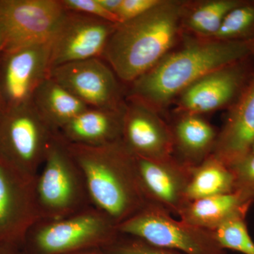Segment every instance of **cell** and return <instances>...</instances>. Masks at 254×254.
<instances>
[{
    "mask_svg": "<svg viewBox=\"0 0 254 254\" xmlns=\"http://www.w3.org/2000/svg\"><path fill=\"white\" fill-rule=\"evenodd\" d=\"M50 73V42L0 53V92L4 110L31 103Z\"/></svg>",
    "mask_w": 254,
    "mask_h": 254,
    "instance_id": "7c38bea8",
    "label": "cell"
},
{
    "mask_svg": "<svg viewBox=\"0 0 254 254\" xmlns=\"http://www.w3.org/2000/svg\"><path fill=\"white\" fill-rule=\"evenodd\" d=\"M237 191L187 202L179 217L187 223L214 231L237 216H247L254 203Z\"/></svg>",
    "mask_w": 254,
    "mask_h": 254,
    "instance_id": "d6986e66",
    "label": "cell"
},
{
    "mask_svg": "<svg viewBox=\"0 0 254 254\" xmlns=\"http://www.w3.org/2000/svg\"><path fill=\"white\" fill-rule=\"evenodd\" d=\"M246 218L235 217L214 230L215 238L223 250L254 254V242L249 233Z\"/></svg>",
    "mask_w": 254,
    "mask_h": 254,
    "instance_id": "cb8c5ba5",
    "label": "cell"
},
{
    "mask_svg": "<svg viewBox=\"0 0 254 254\" xmlns=\"http://www.w3.org/2000/svg\"><path fill=\"white\" fill-rule=\"evenodd\" d=\"M117 24L66 11L50 41V68L91 58H103Z\"/></svg>",
    "mask_w": 254,
    "mask_h": 254,
    "instance_id": "8fae6325",
    "label": "cell"
},
{
    "mask_svg": "<svg viewBox=\"0 0 254 254\" xmlns=\"http://www.w3.org/2000/svg\"><path fill=\"white\" fill-rule=\"evenodd\" d=\"M38 220L33 182L0 161V242L22 248L26 234Z\"/></svg>",
    "mask_w": 254,
    "mask_h": 254,
    "instance_id": "5bb4252c",
    "label": "cell"
},
{
    "mask_svg": "<svg viewBox=\"0 0 254 254\" xmlns=\"http://www.w3.org/2000/svg\"><path fill=\"white\" fill-rule=\"evenodd\" d=\"M230 168L235 175V191L254 201V154L250 153Z\"/></svg>",
    "mask_w": 254,
    "mask_h": 254,
    "instance_id": "484cf974",
    "label": "cell"
},
{
    "mask_svg": "<svg viewBox=\"0 0 254 254\" xmlns=\"http://www.w3.org/2000/svg\"><path fill=\"white\" fill-rule=\"evenodd\" d=\"M242 0H185L182 29L189 36L209 38L221 26L226 15Z\"/></svg>",
    "mask_w": 254,
    "mask_h": 254,
    "instance_id": "44dd1931",
    "label": "cell"
},
{
    "mask_svg": "<svg viewBox=\"0 0 254 254\" xmlns=\"http://www.w3.org/2000/svg\"><path fill=\"white\" fill-rule=\"evenodd\" d=\"M133 160L137 180L147 203L179 216L187 203L190 168L174 156L155 160L133 155Z\"/></svg>",
    "mask_w": 254,
    "mask_h": 254,
    "instance_id": "4fadbf2b",
    "label": "cell"
},
{
    "mask_svg": "<svg viewBox=\"0 0 254 254\" xmlns=\"http://www.w3.org/2000/svg\"><path fill=\"white\" fill-rule=\"evenodd\" d=\"M66 143L83 173L92 205L117 225L148 203L137 180L133 155L122 140L102 146Z\"/></svg>",
    "mask_w": 254,
    "mask_h": 254,
    "instance_id": "3957f363",
    "label": "cell"
},
{
    "mask_svg": "<svg viewBox=\"0 0 254 254\" xmlns=\"http://www.w3.org/2000/svg\"><path fill=\"white\" fill-rule=\"evenodd\" d=\"M0 254H22V248L12 244H0Z\"/></svg>",
    "mask_w": 254,
    "mask_h": 254,
    "instance_id": "f1b7e54d",
    "label": "cell"
},
{
    "mask_svg": "<svg viewBox=\"0 0 254 254\" xmlns=\"http://www.w3.org/2000/svg\"><path fill=\"white\" fill-rule=\"evenodd\" d=\"M161 1L162 0H120L115 15L119 23L126 22L145 14Z\"/></svg>",
    "mask_w": 254,
    "mask_h": 254,
    "instance_id": "83f0119b",
    "label": "cell"
},
{
    "mask_svg": "<svg viewBox=\"0 0 254 254\" xmlns=\"http://www.w3.org/2000/svg\"><path fill=\"white\" fill-rule=\"evenodd\" d=\"M122 141L135 156L155 160L173 156L170 125L163 115L137 102L126 100Z\"/></svg>",
    "mask_w": 254,
    "mask_h": 254,
    "instance_id": "9a60e30c",
    "label": "cell"
},
{
    "mask_svg": "<svg viewBox=\"0 0 254 254\" xmlns=\"http://www.w3.org/2000/svg\"><path fill=\"white\" fill-rule=\"evenodd\" d=\"M124 110L88 108L64 126L58 134L66 143L87 146L120 141Z\"/></svg>",
    "mask_w": 254,
    "mask_h": 254,
    "instance_id": "ac0fdd59",
    "label": "cell"
},
{
    "mask_svg": "<svg viewBox=\"0 0 254 254\" xmlns=\"http://www.w3.org/2000/svg\"><path fill=\"white\" fill-rule=\"evenodd\" d=\"M251 153H253V154H254V145L253 148H252V152H251Z\"/></svg>",
    "mask_w": 254,
    "mask_h": 254,
    "instance_id": "1f68e13d",
    "label": "cell"
},
{
    "mask_svg": "<svg viewBox=\"0 0 254 254\" xmlns=\"http://www.w3.org/2000/svg\"><path fill=\"white\" fill-rule=\"evenodd\" d=\"M66 11L61 0H0V53L49 43Z\"/></svg>",
    "mask_w": 254,
    "mask_h": 254,
    "instance_id": "ba28073f",
    "label": "cell"
},
{
    "mask_svg": "<svg viewBox=\"0 0 254 254\" xmlns=\"http://www.w3.org/2000/svg\"><path fill=\"white\" fill-rule=\"evenodd\" d=\"M103 250L108 254H183L122 234Z\"/></svg>",
    "mask_w": 254,
    "mask_h": 254,
    "instance_id": "d4e9b609",
    "label": "cell"
},
{
    "mask_svg": "<svg viewBox=\"0 0 254 254\" xmlns=\"http://www.w3.org/2000/svg\"><path fill=\"white\" fill-rule=\"evenodd\" d=\"M0 244H1V242H0Z\"/></svg>",
    "mask_w": 254,
    "mask_h": 254,
    "instance_id": "836d02e7",
    "label": "cell"
},
{
    "mask_svg": "<svg viewBox=\"0 0 254 254\" xmlns=\"http://www.w3.org/2000/svg\"><path fill=\"white\" fill-rule=\"evenodd\" d=\"M254 53V41H224L184 33L180 44L125 87L126 100L164 115L182 92L205 75Z\"/></svg>",
    "mask_w": 254,
    "mask_h": 254,
    "instance_id": "6da1fadb",
    "label": "cell"
},
{
    "mask_svg": "<svg viewBox=\"0 0 254 254\" xmlns=\"http://www.w3.org/2000/svg\"><path fill=\"white\" fill-rule=\"evenodd\" d=\"M58 132L31 103L0 113V161L33 182Z\"/></svg>",
    "mask_w": 254,
    "mask_h": 254,
    "instance_id": "8992f818",
    "label": "cell"
},
{
    "mask_svg": "<svg viewBox=\"0 0 254 254\" xmlns=\"http://www.w3.org/2000/svg\"><path fill=\"white\" fill-rule=\"evenodd\" d=\"M254 72V53L208 73L177 97L173 114L203 116L228 110L240 98Z\"/></svg>",
    "mask_w": 254,
    "mask_h": 254,
    "instance_id": "9c48e42d",
    "label": "cell"
},
{
    "mask_svg": "<svg viewBox=\"0 0 254 254\" xmlns=\"http://www.w3.org/2000/svg\"><path fill=\"white\" fill-rule=\"evenodd\" d=\"M157 205H146L118 225L122 235L137 237L183 254H225L213 231L175 220Z\"/></svg>",
    "mask_w": 254,
    "mask_h": 254,
    "instance_id": "52a82bcc",
    "label": "cell"
},
{
    "mask_svg": "<svg viewBox=\"0 0 254 254\" xmlns=\"http://www.w3.org/2000/svg\"><path fill=\"white\" fill-rule=\"evenodd\" d=\"M4 104H3L2 98H1V92H0V113L4 111Z\"/></svg>",
    "mask_w": 254,
    "mask_h": 254,
    "instance_id": "4dcf8cb0",
    "label": "cell"
},
{
    "mask_svg": "<svg viewBox=\"0 0 254 254\" xmlns=\"http://www.w3.org/2000/svg\"><path fill=\"white\" fill-rule=\"evenodd\" d=\"M211 39L224 41H254V0H242L224 18Z\"/></svg>",
    "mask_w": 254,
    "mask_h": 254,
    "instance_id": "603a6c76",
    "label": "cell"
},
{
    "mask_svg": "<svg viewBox=\"0 0 254 254\" xmlns=\"http://www.w3.org/2000/svg\"><path fill=\"white\" fill-rule=\"evenodd\" d=\"M67 254H108L102 249H93V250H87L79 251V252H73Z\"/></svg>",
    "mask_w": 254,
    "mask_h": 254,
    "instance_id": "f546056e",
    "label": "cell"
},
{
    "mask_svg": "<svg viewBox=\"0 0 254 254\" xmlns=\"http://www.w3.org/2000/svg\"><path fill=\"white\" fill-rule=\"evenodd\" d=\"M185 0H162L136 18L117 24L103 59L126 87L180 44Z\"/></svg>",
    "mask_w": 254,
    "mask_h": 254,
    "instance_id": "7a4b0ae2",
    "label": "cell"
},
{
    "mask_svg": "<svg viewBox=\"0 0 254 254\" xmlns=\"http://www.w3.org/2000/svg\"><path fill=\"white\" fill-rule=\"evenodd\" d=\"M38 220H57L93 206L86 180L58 133L33 181Z\"/></svg>",
    "mask_w": 254,
    "mask_h": 254,
    "instance_id": "277c9868",
    "label": "cell"
},
{
    "mask_svg": "<svg viewBox=\"0 0 254 254\" xmlns=\"http://www.w3.org/2000/svg\"><path fill=\"white\" fill-rule=\"evenodd\" d=\"M61 1L66 11L89 15L115 24L119 23L117 16L103 7L98 0H61Z\"/></svg>",
    "mask_w": 254,
    "mask_h": 254,
    "instance_id": "4316f807",
    "label": "cell"
},
{
    "mask_svg": "<svg viewBox=\"0 0 254 254\" xmlns=\"http://www.w3.org/2000/svg\"><path fill=\"white\" fill-rule=\"evenodd\" d=\"M50 77L89 108L125 109V86L103 58L60 65L50 71Z\"/></svg>",
    "mask_w": 254,
    "mask_h": 254,
    "instance_id": "30bf717a",
    "label": "cell"
},
{
    "mask_svg": "<svg viewBox=\"0 0 254 254\" xmlns=\"http://www.w3.org/2000/svg\"><path fill=\"white\" fill-rule=\"evenodd\" d=\"M173 156L188 168L201 163L213 153L218 131L203 116L174 114L171 123Z\"/></svg>",
    "mask_w": 254,
    "mask_h": 254,
    "instance_id": "e0dca14e",
    "label": "cell"
},
{
    "mask_svg": "<svg viewBox=\"0 0 254 254\" xmlns=\"http://www.w3.org/2000/svg\"><path fill=\"white\" fill-rule=\"evenodd\" d=\"M254 145V72L240 98L227 110L212 155L231 167L250 154Z\"/></svg>",
    "mask_w": 254,
    "mask_h": 254,
    "instance_id": "2e32d148",
    "label": "cell"
},
{
    "mask_svg": "<svg viewBox=\"0 0 254 254\" xmlns=\"http://www.w3.org/2000/svg\"><path fill=\"white\" fill-rule=\"evenodd\" d=\"M31 103L41 118L56 132L90 108L50 76L38 87Z\"/></svg>",
    "mask_w": 254,
    "mask_h": 254,
    "instance_id": "ffe728a7",
    "label": "cell"
},
{
    "mask_svg": "<svg viewBox=\"0 0 254 254\" xmlns=\"http://www.w3.org/2000/svg\"><path fill=\"white\" fill-rule=\"evenodd\" d=\"M120 233L118 225L95 207L57 220H39L31 227L22 247L26 254H67L103 249Z\"/></svg>",
    "mask_w": 254,
    "mask_h": 254,
    "instance_id": "5b68a950",
    "label": "cell"
},
{
    "mask_svg": "<svg viewBox=\"0 0 254 254\" xmlns=\"http://www.w3.org/2000/svg\"><path fill=\"white\" fill-rule=\"evenodd\" d=\"M22 254H25L24 252H23V250H22Z\"/></svg>",
    "mask_w": 254,
    "mask_h": 254,
    "instance_id": "d6a6232c",
    "label": "cell"
},
{
    "mask_svg": "<svg viewBox=\"0 0 254 254\" xmlns=\"http://www.w3.org/2000/svg\"><path fill=\"white\" fill-rule=\"evenodd\" d=\"M235 175L230 167L213 155L190 168L187 202L235 191Z\"/></svg>",
    "mask_w": 254,
    "mask_h": 254,
    "instance_id": "7402d4cb",
    "label": "cell"
}]
</instances>
